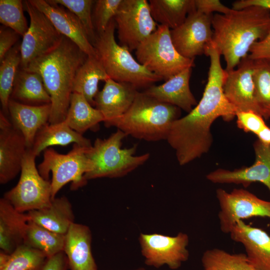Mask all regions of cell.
I'll use <instances>...</instances> for the list:
<instances>
[{"label":"cell","instance_id":"cell-1","mask_svg":"<svg viewBox=\"0 0 270 270\" xmlns=\"http://www.w3.org/2000/svg\"><path fill=\"white\" fill-rule=\"evenodd\" d=\"M88 56L64 36L53 49L32 62L26 69L38 73L51 99L48 122H63L69 108L76 74Z\"/></svg>","mask_w":270,"mask_h":270},{"label":"cell","instance_id":"cell-2","mask_svg":"<svg viewBox=\"0 0 270 270\" xmlns=\"http://www.w3.org/2000/svg\"><path fill=\"white\" fill-rule=\"evenodd\" d=\"M212 44L230 71L248 54L252 46L270 30V11L258 6L234 10L228 14L216 13L212 18Z\"/></svg>","mask_w":270,"mask_h":270},{"label":"cell","instance_id":"cell-3","mask_svg":"<svg viewBox=\"0 0 270 270\" xmlns=\"http://www.w3.org/2000/svg\"><path fill=\"white\" fill-rule=\"evenodd\" d=\"M180 114V108L138 92L128 111L110 127H116L127 136L146 141L166 140L172 124Z\"/></svg>","mask_w":270,"mask_h":270},{"label":"cell","instance_id":"cell-4","mask_svg":"<svg viewBox=\"0 0 270 270\" xmlns=\"http://www.w3.org/2000/svg\"><path fill=\"white\" fill-rule=\"evenodd\" d=\"M116 26L113 19L103 32L96 34L93 44L96 56L109 78L118 82L130 84L137 89L148 88L162 80L140 64L130 50L116 42Z\"/></svg>","mask_w":270,"mask_h":270},{"label":"cell","instance_id":"cell-5","mask_svg":"<svg viewBox=\"0 0 270 270\" xmlns=\"http://www.w3.org/2000/svg\"><path fill=\"white\" fill-rule=\"evenodd\" d=\"M127 135L120 130L104 139L97 138L88 148L86 155L90 169L84 175L88 180L101 178H118L127 175L144 164L150 154L135 155L137 144L122 148V140Z\"/></svg>","mask_w":270,"mask_h":270},{"label":"cell","instance_id":"cell-6","mask_svg":"<svg viewBox=\"0 0 270 270\" xmlns=\"http://www.w3.org/2000/svg\"><path fill=\"white\" fill-rule=\"evenodd\" d=\"M170 29L158 25L156 30L136 50L138 62L152 73L166 80L194 66V59L182 56L174 47Z\"/></svg>","mask_w":270,"mask_h":270},{"label":"cell","instance_id":"cell-7","mask_svg":"<svg viewBox=\"0 0 270 270\" xmlns=\"http://www.w3.org/2000/svg\"><path fill=\"white\" fill-rule=\"evenodd\" d=\"M88 148L74 144L72 150L66 154H60L52 148L44 151V158L38 169L42 176L46 180H50V172L52 174V199L70 182H72V190L86 184L84 175L90 170L91 164L86 155Z\"/></svg>","mask_w":270,"mask_h":270},{"label":"cell","instance_id":"cell-8","mask_svg":"<svg viewBox=\"0 0 270 270\" xmlns=\"http://www.w3.org/2000/svg\"><path fill=\"white\" fill-rule=\"evenodd\" d=\"M36 157L31 148L27 149L22 161L18 182L4 196L20 212L48 207L52 200L51 182L40 174L36 165Z\"/></svg>","mask_w":270,"mask_h":270},{"label":"cell","instance_id":"cell-9","mask_svg":"<svg viewBox=\"0 0 270 270\" xmlns=\"http://www.w3.org/2000/svg\"><path fill=\"white\" fill-rule=\"evenodd\" d=\"M114 19L120 44L130 51L136 50L158 26L146 0H122Z\"/></svg>","mask_w":270,"mask_h":270},{"label":"cell","instance_id":"cell-10","mask_svg":"<svg viewBox=\"0 0 270 270\" xmlns=\"http://www.w3.org/2000/svg\"><path fill=\"white\" fill-rule=\"evenodd\" d=\"M220 206L218 214L220 229L228 234L240 220L252 217L270 218V201L258 198L243 188H234L230 192L224 189L216 190Z\"/></svg>","mask_w":270,"mask_h":270},{"label":"cell","instance_id":"cell-11","mask_svg":"<svg viewBox=\"0 0 270 270\" xmlns=\"http://www.w3.org/2000/svg\"><path fill=\"white\" fill-rule=\"evenodd\" d=\"M138 241L147 266L158 268L166 265L176 270L188 259L189 237L186 233L180 232L175 236L140 233Z\"/></svg>","mask_w":270,"mask_h":270},{"label":"cell","instance_id":"cell-12","mask_svg":"<svg viewBox=\"0 0 270 270\" xmlns=\"http://www.w3.org/2000/svg\"><path fill=\"white\" fill-rule=\"evenodd\" d=\"M23 4L30 18V24L20 43V66L26 69L34 60L55 48L62 35L30 0L23 1Z\"/></svg>","mask_w":270,"mask_h":270},{"label":"cell","instance_id":"cell-13","mask_svg":"<svg viewBox=\"0 0 270 270\" xmlns=\"http://www.w3.org/2000/svg\"><path fill=\"white\" fill-rule=\"evenodd\" d=\"M213 15L196 10L188 15L182 24L170 30L173 44L182 56L194 59L196 56L204 54L212 41Z\"/></svg>","mask_w":270,"mask_h":270},{"label":"cell","instance_id":"cell-14","mask_svg":"<svg viewBox=\"0 0 270 270\" xmlns=\"http://www.w3.org/2000/svg\"><path fill=\"white\" fill-rule=\"evenodd\" d=\"M253 146L255 160L252 164L234 170L218 168L207 174L206 179L214 184H240L244 187L260 182L270 192V145L257 140Z\"/></svg>","mask_w":270,"mask_h":270},{"label":"cell","instance_id":"cell-15","mask_svg":"<svg viewBox=\"0 0 270 270\" xmlns=\"http://www.w3.org/2000/svg\"><path fill=\"white\" fill-rule=\"evenodd\" d=\"M254 63L248 55L241 60L236 68L225 70L224 93L236 112L252 111L260 115L255 96Z\"/></svg>","mask_w":270,"mask_h":270},{"label":"cell","instance_id":"cell-16","mask_svg":"<svg viewBox=\"0 0 270 270\" xmlns=\"http://www.w3.org/2000/svg\"><path fill=\"white\" fill-rule=\"evenodd\" d=\"M27 146L22 134L0 112V183L6 184L20 172Z\"/></svg>","mask_w":270,"mask_h":270},{"label":"cell","instance_id":"cell-17","mask_svg":"<svg viewBox=\"0 0 270 270\" xmlns=\"http://www.w3.org/2000/svg\"><path fill=\"white\" fill-rule=\"evenodd\" d=\"M51 21L56 30L74 42L88 56H96L95 48L77 16L51 0H30Z\"/></svg>","mask_w":270,"mask_h":270},{"label":"cell","instance_id":"cell-18","mask_svg":"<svg viewBox=\"0 0 270 270\" xmlns=\"http://www.w3.org/2000/svg\"><path fill=\"white\" fill-rule=\"evenodd\" d=\"M102 89L95 98V107L102 114L104 124H110L124 114L130 107L138 92L137 88L124 82L106 80Z\"/></svg>","mask_w":270,"mask_h":270},{"label":"cell","instance_id":"cell-19","mask_svg":"<svg viewBox=\"0 0 270 270\" xmlns=\"http://www.w3.org/2000/svg\"><path fill=\"white\" fill-rule=\"evenodd\" d=\"M242 244L250 263L256 270H270V236L264 230L238 221L229 233Z\"/></svg>","mask_w":270,"mask_h":270},{"label":"cell","instance_id":"cell-20","mask_svg":"<svg viewBox=\"0 0 270 270\" xmlns=\"http://www.w3.org/2000/svg\"><path fill=\"white\" fill-rule=\"evenodd\" d=\"M192 68H189L173 76L164 83L152 85L144 92L156 100L174 106L190 112L198 102L190 87Z\"/></svg>","mask_w":270,"mask_h":270},{"label":"cell","instance_id":"cell-21","mask_svg":"<svg viewBox=\"0 0 270 270\" xmlns=\"http://www.w3.org/2000/svg\"><path fill=\"white\" fill-rule=\"evenodd\" d=\"M8 110L12 125L24 136L27 148H31L38 132L48 122L50 104L29 105L10 99Z\"/></svg>","mask_w":270,"mask_h":270},{"label":"cell","instance_id":"cell-22","mask_svg":"<svg viewBox=\"0 0 270 270\" xmlns=\"http://www.w3.org/2000/svg\"><path fill=\"white\" fill-rule=\"evenodd\" d=\"M92 234L90 228L73 223L65 234L64 252L70 270H98L92 254Z\"/></svg>","mask_w":270,"mask_h":270},{"label":"cell","instance_id":"cell-23","mask_svg":"<svg viewBox=\"0 0 270 270\" xmlns=\"http://www.w3.org/2000/svg\"><path fill=\"white\" fill-rule=\"evenodd\" d=\"M29 218L20 212L4 197L0 200V248L12 254L24 244Z\"/></svg>","mask_w":270,"mask_h":270},{"label":"cell","instance_id":"cell-24","mask_svg":"<svg viewBox=\"0 0 270 270\" xmlns=\"http://www.w3.org/2000/svg\"><path fill=\"white\" fill-rule=\"evenodd\" d=\"M29 220L54 232L65 235L74 222L72 206L64 196L55 198L50 204L26 213Z\"/></svg>","mask_w":270,"mask_h":270},{"label":"cell","instance_id":"cell-25","mask_svg":"<svg viewBox=\"0 0 270 270\" xmlns=\"http://www.w3.org/2000/svg\"><path fill=\"white\" fill-rule=\"evenodd\" d=\"M72 143L88 148L92 145L89 139L71 128L65 120L55 124L48 122L38 132L31 150L38 156L50 146Z\"/></svg>","mask_w":270,"mask_h":270},{"label":"cell","instance_id":"cell-26","mask_svg":"<svg viewBox=\"0 0 270 270\" xmlns=\"http://www.w3.org/2000/svg\"><path fill=\"white\" fill-rule=\"evenodd\" d=\"M10 99L29 105L51 103L40 75L22 68L18 72Z\"/></svg>","mask_w":270,"mask_h":270},{"label":"cell","instance_id":"cell-27","mask_svg":"<svg viewBox=\"0 0 270 270\" xmlns=\"http://www.w3.org/2000/svg\"><path fill=\"white\" fill-rule=\"evenodd\" d=\"M109 78L98 56H88L76 74L72 92L82 94L92 106H95L98 83Z\"/></svg>","mask_w":270,"mask_h":270},{"label":"cell","instance_id":"cell-28","mask_svg":"<svg viewBox=\"0 0 270 270\" xmlns=\"http://www.w3.org/2000/svg\"><path fill=\"white\" fill-rule=\"evenodd\" d=\"M65 120L69 126L82 134L88 130H95L104 122L102 114L94 108L84 96L72 92Z\"/></svg>","mask_w":270,"mask_h":270},{"label":"cell","instance_id":"cell-29","mask_svg":"<svg viewBox=\"0 0 270 270\" xmlns=\"http://www.w3.org/2000/svg\"><path fill=\"white\" fill-rule=\"evenodd\" d=\"M148 2L154 21L170 30L180 26L196 10L194 0H150Z\"/></svg>","mask_w":270,"mask_h":270},{"label":"cell","instance_id":"cell-30","mask_svg":"<svg viewBox=\"0 0 270 270\" xmlns=\"http://www.w3.org/2000/svg\"><path fill=\"white\" fill-rule=\"evenodd\" d=\"M65 235L28 220L24 244L44 253L48 258L64 251Z\"/></svg>","mask_w":270,"mask_h":270},{"label":"cell","instance_id":"cell-31","mask_svg":"<svg viewBox=\"0 0 270 270\" xmlns=\"http://www.w3.org/2000/svg\"><path fill=\"white\" fill-rule=\"evenodd\" d=\"M20 63V44L17 43L0 62V100L2 111L6 116L8 114V102Z\"/></svg>","mask_w":270,"mask_h":270},{"label":"cell","instance_id":"cell-32","mask_svg":"<svg viewBox=\"0 0 270 270\" xmlns=\"http://www.w3.org/2000/svg\"><path fill=\"white\" fill-rule=\"evenodd\" d=\"M202 263L204 269L214 267L218 270H256L245 254H230L218 248L206 250Z\"/></svg>","mask_w":270,"mask_h":270},{"label":"cell","instance_id":"cell-33","mask_svg":"<svg viewBox=\"0 0 270 270\" xmlns=\"http://www.w3.org/2000/svg\"><path fill=\"white\" fill-rule=\"evenodd\" d=\"M255 96L260 115L270 118V58L254 60Z\"/></svg>","mask_w":270,"mask_h":270},{"label":"cell","instance_id":"cell-34","mask_svg":"<svg viewBox=\"0 0 270 270\" xmlns=\"http://www.w3.org/2000/svg\"><path fill=\"white\" fill-rule=\"evenodd\" d=\"M47 258L44 253L23 244L10 254L0 270H42Z\"/></svg>","mask_w":270,"mask_h":270},{"label":"cell","instance_id":"cell-35","mask_svg":"<svg viewBox=\"0 0 270 270\" xmlns=\"http://www.w3.org/2000/svg\"><path fill=\"white\" fill-rule=\"evenodd\" d=\"M23 1L0 0V22L23 36L28 26L24 14Z\"/></svg>","mask_w":270,"mask_h":270},{"label":"cell","instance_id":"cell-36","mask_svg":"<svg viewBox=\"0 0 270 270\" xmlns=\"http://www.w3.org/2000/svg\"><path fill=\"white\" fill-rule=\"evenodd\" d=\"M52 2L66 8L75 14L83 25L93 45L96 36L92 20V10L95 0H51Z\"/></svg>","mask_w":270,"mask_h":270},{"label":"cell","instance_id":"cell-37","mask_svg":"<svg viewBox=\"0 0 270 270\" xmlns=\"http://www.w3.org/2000/svg\"><path fill=\"white\" fill-rule=\"evenodd\" d=\"M122 0H95L92 20L96 34L103 32L116 15Z\"/></svg>","mask_w":270,"mask_h":270},{"label":"cell","instance_id":"cell-38","mask_svg":"<svg viewBox=\"0 0 270 270\" xmlns=\"http://www.w3.org/2000/svg\"><path fill=\"white\" fill-rule=\"evenodd\" d=\"M238 127L246 132L258 134L266 126L264 118L252 112H239L236 114Z\"/></svg>","mask_w":270,"mask_h":270},{"label":"cell","instance_id":"cell-39","mask_svg":"<svg viewBox=\"0 0 270 270\" xmlns=\"http://www.w3.org/2000/svg\"><path fill=\"white\" fill-rule=\"evenodd\" d=\"M19 34L12 29L1 26L0 28V62L17 43Z\"/></svg>","mask_w":270,"mask_h":270},{"label":"cell","instance_id":"cell-40","mask_svg":"<svg viewBox=\"0 0 270 270\" xmlns=\"http://www.w3.org/2000/svg\"><path fill=\"white\" fill-rule=\"evenodd\" d=\"M196 10L207 15H213L214 12L226 14L232 10L218 0H194Z\"/></svg>","mask_w":270,"mask_h":270},{"label":"cell","instance_id":"cell-41","mask_svg":"<svg viewBox=\"0 0 270 270\" xmlns=\"http://www.w3.org/2000/svg\"><path fill=\"white\" fill-rule=\"evenodd\" d=\"M248 56L254 60L270 58V30L262 39L252 46Z\"/></svg>","mask_w":270,"mask_h":270},{"label":"cell","instance_id":"cell-42","mask_svg":"<svg viewBox=\"0 0 270 270\" xmlns=\"http://www.w3.org/2000/svg\"><path fill=\"white\" fill-rule=\"evenodd\" d=\"M68 260L64 252L47 258L42 270H68Z\"/></svg>","mask_w":270,"mask_h":270},{"label":"cell","instance_id":"cell-43","mask_svg":"<svg viewBox=\"0 0 270 270\" xmlns=\"http://www.w3.org/2000/svg\"><path fill=\"white\" fill-rule=\"evenodd\" d=\"M232 9L241 10L249 6L260 7L270 11V0H238L234 2Z\"/></svg>","mask_w":270,"mask_h":270},{"label":"cell","instance_id":"cell-44","mask_svg":"<svg viewBox=\"0 0 270 270\" xmlns=\"http://www.w3.org/2000/svg\"><path fill=\"white\" fill-rule=\"evenodd\" d=\"M261 142L270 145V128L267 125L256 135Z\"/></svg>","mask_w":270,"mask_h":270},{"label":"cell","instance_id":"cell-45","mask_svg":"<svg viewBox=\"0 0 270 270\" xmlns=\"http://www.w3.org/2000/svg\"><path fill=\"white\" fill-rule=\"evenodd\" d=\"M204 270H218L216 268L214 267H210L206 268H204Z\"/></svg>","mask_w":270,"mask_h":270},{"label":"cell","instance_id":"cell-46","mask_svg":"<svg viewBox=\"0 0 270 270\" xmlns=\"http://www.w3.org/2000/svg\"><path fill=\"white\" fill-rule=\"evenodd\" d=\"M132 270H145L144 268H138Z\"/></svg>","mask_w":270,"mask_h":270}]
</instances>
